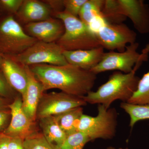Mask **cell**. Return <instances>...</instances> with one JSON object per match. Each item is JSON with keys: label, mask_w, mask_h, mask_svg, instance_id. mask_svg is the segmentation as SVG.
I'll list each match as a JSON object with an SVG mask.
<instances>
[{"label": "cell", "mask_w": 149, "mask_h": 149, "mask_svg": "<svg viewBox=\"0 0 149 149\" xmlns=\"http://www.w3.org/2000/svg\"><path fill=\"white\" fill-rule=\"evenodd\" d=\"M41 83L43 91L60 90L69 95L83 97L92 91L97 75L86 70L67 64L55 65L47 64L28 66Z\"/></svg>", "instance_id": "1"}, {"label": "cell", "mask_w": 149, "mask_h": 149, "mask_svg": "<svg viewBox=\"0 0 149 149\" xmlns=\"http://www.w3.org/2000/svg\"><path fill=\"white\" fill-rule=\"evenodd\" d=\"M143 63H137L133 71L129 73L113 72L108 81L97 91H91L82 98L87 103L101 104L107 108H109L111 104L117 100L127 102L137 89L140 78L136 73Z\"/></svg>", "instance_id": "2"}, {"label": "cell", "mask_w": 149, "mask_h": 149, "mask_svg": "<svg viewBox=\"0 0 149 149\" xmlns=\"http://www.w3.org/2000/svg\"><path fill=\"white\" fill-rule=\"evenodd\" d=\"M53 17L59 19L64 24V33L56 42L63 51L91 49L100 47L95 33L79 17L64 10L55 14Z\"/></svg>", "instance_id": "3"}, {"label": "cell", "mask_w": 149, "mask_h": 149, "mask_svg": "<svg viewBox=\"0 0 149 149\" xmlns=\"http://www.w3.org/2000/svg\"><path fill=\"white\" fill-rule=\"evenodd\" d=\"M38 40L24 32L14 15H0V53L14 56L23 52Z\"/></svg>", "instance_id": "4"}, {"label": "cell", "mask_w": 149, "mask_h": 149, "mask_svg": "<svg viewBox=\"0 0 149 149\" xmlns=\"http://www.w3.org/2000/svg\"><path fill=\"white\" fill-rule=\"evenodd\" d=\"M139 45L136 42L128 45L124 52H105L101 61L91 71L96 74L110 70H117L124 73L132 72L137 63L146 61L148 58L149 44L141 54L137 51Z\"/></svg>", "instance_id": "5"}, {"label": "cell", "mask_w": 149, "mask_h": 149, "mask_svg": "<svg viewBox=\"0 0 149 149\" xmlns=\"http://www.w3.org/2000/svg\"><path fill=\"white\" fill-rule=\"evenodd\" d=\"M98 114L92 116L83 114L78 125V131L85 133L91 141L97 139H111L115 136L117 125L116 109L98 104Z\"/></svg>", "instance_id": "6"}, {"label": "cell", "mask_w": 149, "mask_h": 149, "mask_svg": "<svg viewBox=\"0 0 149 149\" xmlns=\"http://www.w3.org/2000/svg\"><path fill=\"white\" fill-rule=\"evenodd\" d=\"M63 51L56 42L46 43L38 41L21 54L8 56L23 65L40 64L63 65L68 64L63 55Z\"/></svg>", "instance_id": "7"}, {"label": "cell", "mask_w": 149, "mask_h": 149, "mask_svg": "<svg viewBox=\"0 0 149 149\" xmlns=\"http://www.w3.org/2000/svg\"><path fill=\"white\" fill-rule=\"evenodd\" d=\"M87 103L82 97L63 92L46 93L41 96L36 112L37 120L42 118L55 116L78 107H83Z\"/></svg>", "instance_id": "8"}, {"label": "cell", "mask_w": 149, "mask_h": 149, "mask_svg": "<svg viewBox=\"0 0 149 149\" xmlns=\"http://www.w3.org/2000/svg\"><path fill=\"white\" fill-rule=\"evenodd\" d=\"M100 47L110 51L123 52L128 45L136 42L137 35L124 23H106L95 33Z\"/></svg>", "instance_id": "9"}, {"label": "cell", "mask_w": 149, "mask_h": 149, "mask_svg": "<svg viewBox=\"0 0 149 149\" xmlns=\"http://www.w3.org/2000/svg\"><path fill=\"white\" fill-rule=\"evenodd\" d=\"M8 107L10 111V122L3 133L9 137H18L24 140L39 131L37 121L29 118L22 108L21 95L17 96Z\"/></svg>", "instance_id": "10"}, {"label": "cell", "mask_w": 149, "mask_h": 149, "mask_svg": "<svg viewBox=\"0 0 149 149\" xmlns=\"http://www.w3.org/2000/svg\"><path fill=\"white\" fill-rule=\"evenodd\" d=\"M22 27L27 35L46 43L56 42L65 31L62 21L54 17L25 24Z\"/></svg>", "instance_id": "11"}, {"label": "cell", "mask_w": 149, "mask_h": 149, "mask_svg": "<svg viewBox=\"0 0 149 149\" xmlns=\"http://www.w3.org/2000/svg\"><path fill=\"white\" fill-rule=\"evenodd\" d=\"M123 15L142 34L149 32V7L142 0H118Z\"/></svg>", "instance_id": "12"}, {"label": "cell", "mask_w": 149, "mask_h": 149, "mask_svg": "<svg viewBox=\"0 0 149 149\" xmlns=\"http://www.w3.org/2000/svg\"><path fill=\"white\" fill-rule=\"evenodd\" d=\"M15 17L17 21L23 26L53 17L52 12L50 7L43 1L23 0Z\"/></svg>", "instance_id": "13"}, {"label": "cell", "mask_w": 149, "mask_h": 149, "mask_svg": "<svg viewBox=\"0 0 149 149\" xmlns=\"http://www.w3.org/2000/svg\"><path fill=\"white\" fill-rule=\"evenodd\" d=\"M27 75V84L22 98V107L24 111L33 121H37L36 112L38 104L43 93L40 82L35 77L29 67L24 65Z\"/></svg>", "instance_id": "14"}, {"label": "cell", "mask_w": 149, "mask_h": 149, "mask_svg": "<svg viewBox=\"0 0 149 149\" xmlns=\"http://www.w3.org/2000/svg\"><path fill=\"white\" fill-rule=\"evenodd\" d=\"M2 55L1 70L12 88L23 96L27 84V75L24 65L8 56Z\"/></svg>", "instance_id": "15"}, {"label": "cell", "mask_w": 149, "mask_h": 149, "mask_svg": "<svg viewBox=\"0 0 149 149\" xmlns=\"http://www.w3.org/2000/svg\"><path fill=\"white\" fill-rule=\"evenodd\" d=\"M104 53L101 47L91 49L63 51L68 64L88 70H91L100 63Z\"/></svg>", "instance_id": "16"}, {"label": "cell", "mask_w": 149, "mask_h": 149, "mask_svg": "<svg viewBox=\"0 0 149 149\" xmlns=\"http://www.w3.org/2000/svg\"><path fill=\"white\" fill-rule=\"evenodd\" d=\"M40 132L48 143L54 149H61L67 135L62 130L53 116L37 120Z\"/></svg>", "instance_id": "17"}, {"label": "cell", "mask_w": 149, "mask_h": 149, "mask_svg": "<svg viewBox=\"0 0 149 149\" xmlns=\"http://www.w3.org/2000/svg\"><path fill=\"white\" fill-rule=\"evenodd\" d=\"M83 114V107H78L54 116L59 126L68 136L78 131V125Z\"/></svg>", "instance_id": "18"}, {"label": "cell", "mask_w": 149, "mask_h": 149, "mask_svg": "<svg viewBox=\"0 0 149 149\" xmlns=\"http://www.w3.org/2000/svg\"><path fill=\"white\" fill-rule=\"evenodd\" d=\"M101 15L110 24H121L127 19L123 13L118 0H104Z\"/></svg>", "instance_id": "19"}, {"label": "cell", "mask_w": 149, "mask_h": 149, "mask_svg": "<svg viewBox=\"0 0 149 149\" xmlns=\"http://www.w3.org/2000/svg\"><path fill=\"white\" fill-rule=\"evenodd\" d=\"M120 107L130 116L129 126L131 128L140 120L149 119V104H133L122 102Z\"/></svg>", "instance_id": "20"}, {"label": "cell", "mask_w": 149, "mask_h": 149, "mask_svg": "<svg viewBox=\"0 0 149 149\" xmlns=\"http://www.w3.org/2000/svg\"><path fill=\"white\" fill-rule=\"evenodd\" d=\"M104 0H87L83 5L78 17L88 25L96 17L101 14Z\"/></svg>", "instance_id": "21"}, {"label": "cell", "mask_w": 149, "mask_h": 149, "mask_svg": "<svg viewBox=\"0 0 149 149\" xmlns=\"http://www.w3.org/2000/svg\"><path fill=\"white\" fill-rule=\"evenodd\" d=\"M127 102L133 104H149V70L140 78L136 91Z\"/></svg>", "instance_id": "22"}, {"label": "cell", "mask_w": 149, "mask_h": 149, "mask_svg": "<svg viewBox=\"0 0 149 149\" xmlns=\"http://www.w3.org/2000/svg\"><path fill=\"white\" fill-rule=\"evenodd\" d=\"M90 141L91 139L87 135L77 131L67 137L61 149H83Z\"/></svg>", "instance_id": "23"}, {"label": "cell", "mask_w": 149, "mask_h": 149, "mask_svg": "<svg viewBox=\"0 0 149 149\" xmlns=\"http://www.w3.org/2000/svg\"><path fill=\"white\" fill-rule=\"evenodd\" d=\"M24 149H54L48 143L40 130L24 140Z\"/></svg>", "instance_id": "24"}, {"label": "cell", "mask_w": 149, "mask_h": 149, "mask_svg": "<svg viewBox=\"0 0 149 149\" xmlns=\"http://www.w3.org/2000/svg\"><path fill=\"white\" fill-rule=\"evenodd\" d=\"M19 95L12 88L1 70H0V97L13 100Z\"/></svg>", "instance_id": "25"}, {"label": "cell", "mask_w": 149, "mask_h": 149, "mask_svg": "<svg viewBox=\"0 0 149 149\" xmlns=\"http://www.w3.org/2000/svg\"><path fill=\"white\" fill-rule=\"evenodd\" d=\"M23 0H0V11L3 14L15 15Z\"/></svg>", "instance_id": "26"}, {"label": "cell", "mask_w": 149, "mask_h": 149, "mask_svg": "<svg viewBox=\"0 0 149 149\" xmlns=\"http://www.w3.org/2000/svg\"><path fill=\"white\" fill-rule=\"evenodd\" d=\"M87 0H63L64 11L78 17L82 7Z\"/></svg>", "instance_id": "27"}, {"label": "cell", "mask_w": 149, "mask_h": 149, "mask_svg": "<svg viewBox=\"0 0 149 149\" xmlns=\"http://www.w3.org/2000/svg\"><path fill=\"white\" fill-rule=\"evenodd\" d=\"M10 118V111L9 109L0 111V134L3 133L8 127Z\"/></svg>", "instance_id": "28"}, {"label": "cell", "mask_w": 149, "mask_h": 149, "mask_svg": "<svg viewBox=\"0 0 149 149\" xmlns=\"http://www.w3.org/2000/svg\"><path fill=\"white\" fill-rule=\"evenodd\" d=\"M43 1L50 8L52 12V17L55 14L64 10L63 0H44Z\"/></svg>", "instance_id": "29"}, {"label": "cell", "mask_w": 149, "mask_h": 149, "mask_svg": "<svg viewBox=\"0 0 149 149\" xmlns=\"http://www.w3.org/2000/svg\"><path fill=\"white\" fill-rule=\"evenodd\" d=\"M24 140L18 138L9 136L8 149H24Z\"/></svg>", "instance_id": "30"}, {"label": "cell", "mask_w": 149, "mask_h": 149, "mask_svg": "<svg viewBox=\"0 0 149 149\" xmlns=\"http://www.w3.org/2000/svg\"><path fill=\"white\" fill-rule=\"evenodd\" d=\"M9 136L4 133L0 134V149H8Z\"/></svg>", "instance_id": "31"}, {"label": "cell", "mask_w": 149, "mask_h": 149, "mask_svg": "<svg viewBox=\"0 0 149 149\" xmlns=\"http://www.w3.org/2000/svg\"><path fill=\"white\" fill-rule=\"evenodd\" d=\"M10 100L0 97V111L9 109V105L11 103H9Z\"/></svg>", "instance_id": "32"}, {"label": "cell", "mask_w": 149, "mask_h": 149, "mask_svg": "<svg viewBox=\"0 0 149 149\" xmlns=\"http://www.w3.org/2000/svg\"><path fill=\"white\" fill-rule=\"evenodd\" d=\"M3 55L0 53V70H1V67L2 60Z\"/></svg>", "instance_id": "33"}, {"label": "cell", "mask_w": 149, "mask_h": 149, "mask_svg": "<svg viewBox=\"0 0 149 149\" xmlns=\"http://www.w3.org/2000/svg\"><path fill=\"white\" fill-rule=\"evenodd\" d=\"M106 149H123L122 148H119L117 149L116 148H114V147L112 146H109Z\"/></svg>", "instance_id": "34"}, {"label": "cell", "mask_w": 149, "mask_h": 149, "mask_svg": "<svg viewBox=\"0 0 149 149\" xmlns=\"http://www.w3.org/2000/svg\"><path fill=\"white\" fill-rule=\"evenodd\" d=\"M3 14L1 13V11H0V15H2Z\"/></svg>", "instance_id": "35"}]
</instances>
